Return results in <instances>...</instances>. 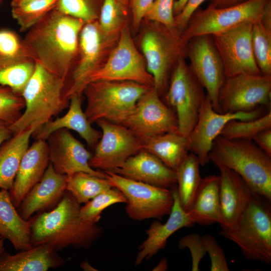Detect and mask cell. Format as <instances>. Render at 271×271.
Wrapping results in <instances>:
<instances>
[{
  "mask_svg": "<svg viewBox=\"0 0 271 271\" xmlns=\"http://www.w3.org/2000/svg\"><path fill=\"white\" fill-rule=\"evenodd\" d=\"M252 22H246L226 32L211 35L221 57L226 77L240 74H262L254 58Z\"/></svg>",
  "mask_w": 271,
  "mask_h": 271,
  "instance_id": "e0dca14e",
  "label": "cell"
},
{
  "mask_svg": "<svg viewBox=\"0 0 271 271\" xmlns=\"http://www.w3.org/2000/svg\"><path fill=\"white\" fill-rule=\"evenodd\" d=\"M142 150L154 155L176 171L190 152L189 137L178 131L155 136L142 142Z\"/></svg>",
  "mask_w": 271,
  "mask_h": 271,
  "instance_id": "f546056e",
  "label": "cell"
},
{
  "mask_svg": "<svg viewBox=\"0 0 271 271\" xmlns=\"http://www.w3.org/2000/svg\"><path fill=\"white\" fill-rule=\"evenodd\" d=\"M114 37L104 35L98 21L84 25L79 38V59L66 82L64 96L67 100L75 94L81 96L91 75L106 61Z\"/></svg>",
  "mask_w": 271,
  "mask_h": 271,
  "instance_id": "8fae6325",
  "label": "cell"
},
{
  "mask_svg": "<svg viewBox=\"0 0 271 271\" xmlns=\"http://www.w3.org/2000/svg\"><path fill=\"white\" fill-rule=\"evenodd\" d=\"M33 0H12L11 7H16Z\"/></svg>",
  "mask_w": 271,
  "mask_h": 271,
  "instance_id": "11a10c76",
  "label": "cell"
},
{
  "mask_svg": "<svg viewBox=\"0 0 271 271\" xmlns=\"http://www.w3.org/2000/svg\"><path fill=\"white\" fill-rule=\"evenodd\" d=\"M204 90L185 58L180 59L172 72L166 96L167 103L176 114L179 133L189 137L206 98Z\"/></svg>",
  "mask_w": 271,
  "mask_h": 271,
  "instance_id": "ba28073f",
  "label": "cell"
},
{
  "mask_svg": "<svg viewBox=\"0 0 271 271\" xmlns=\"http://www.w3.org/2000/svg\"><path fill=\"white\" fill-rule=\"evenodd\" d=\"M270 200L254 193L232 229L220 234L236 244L247 259L271 262V207Z\"/></svg>",
  "mask_w": 271,
  "mask_h": 271,
  "instance_id": "8992f818",
  "label": "cell"
},
{
  "mask_svg": "<svg viewBox=\"0 0 271 271\" xmlns=\"http://www.w3.org/2000/svg\"><path fill=\"white\" fill-rule=\"evenodd\" d=\"M269 1L248 0L223 8H216L210 5L205 9L198 8L190 18L181 37L188 42L194 37L215 35L246 22L260 21Z\"/></svg>",
  "mask_w": 271,
  "mask_h": 271,
  "instance_id": "30bf717a",
  "label": "cell"
},
{
  "mask_svg": "<svg viewBox=\"0 0 271 271\" xmlns=\"http://www.w3.org/2000/svg\"><path fill=\"white\" fill-rule=\"evenodd\" d=\"M206 0H188L181 12L175 16L176 28L181 35L187 25L199 6Z\"/></svg>",
  "mask_w": 271,
  "mask_h": 271,
  "instance_id": "f6af8a7d",
  "label": "cell"
},
{
  "mask_svg": "<svg viewBox=\"0 0 271 271\" xmlns=\"http://www.w3.org/2000/svg\"><path fill=\"white\" fill-rule=\"evenodd\" d=\"M4 238L0 236V256L4 250Z\"/></svg>",
  "mask_w": 271,
  "mask_h": 271,
  "instance_id": "9f6ffc18",
  "label": "cell"
},
{
  "mask_svg": "<svg viewBox=\"0 0 271 271\" xmlns=\"http://www.w3.org/2000/svg\"><path fill=\"white\" fill-rule=\"evenodd\" d=\"M264 114L259 107L247 112H218L206 95L198 120L189 136L190 152L198 157L201 166L205 165L210 161L209 154L214 141L228 122L253 119Z\"/></svg>",
  "mask_w": 271,
  "mask_h": 271,
  "instance_id": "ac0fdd59",
  "label": "cell"
},
{
  "mask_svg": "<svg viewBox=\"0 0 271 271\" xmlns=\"http://www.w3.org/2000/svg\"><path fill=\"white\" fill-rule=\"evenodd\" d=\"M119 1L125 6H127L128 3V0H119Z\"/></svg>",
  "mask_w": 271,
  "mask_h": 271,
  "instance_id": "6f0895ef",
  "label": "cell"
},
{
  "mask_svg": "<svg viewBox=\"0 0 271 271\" xmlns=\"http://www.w3.org/2000/svg\"><path fill=\"white\" fill-rule=\"evenodd\" d=\"M174 2V0H155L144 18L152 22L160 24L179 34L176 28L173 12Z\"/></svg>",
  "mask_w": 271,
  "mask_h": 271,
  "instance_id": "60d3db41",
  "label": "cell"
},
{
  "mask_svg": "<svg viewBox=\"0 0 271 271\" xmlns=\"http://www.w3.org/2000/svg\"><path fill=\"white\" fill-rule=\"evenodd\" d=\"M24 108L22 95L8 86L0 85V120L11 125L19 118Z\"/></svg>",
  "mask_w": 271,
  "mask_h": 271,
  "instance_id": "ab89813d",
  "label": "cell"
},
{
  "mask_svg": "<svg viewBox=\"0 0 271 271\" xmlns=\"http://www.w3.org/2000/svg\"><path fill=\"white\" fill-rule=\"evenodd\" d=\"M97 80L128 81L153 86V77L127 27L121 29L117 44L103 65L91 75L89 82Z\"/></svg>",
  "mask_w": 271,
  "mask_h": 271,
  "instance_id": "7c38bea8",
  "label": "cell"
},
{
  "mask_svg": "<svg viewBox=\"0 0 271 271\" xmlns=\"http://www.w3.org/2000/svg\"><path fill=\"white\" fill-rule=\"evenodd\" d=\"M174 203L166 222L154 221L147 230V237L139 246V251L135 260V265H140L144 260L148 259L166 246L168 239L176 231L183 227L193 226L194 222L189 213L180 205L177 187L172 190Z\"/></svg>",
  "mask_w": 271,
  "mask_h": 271,
  "instance_id": "603a6c76",
  "label": "cell"
},
{
  "mask_svg": "<svg viewBox=\"0 0 271 271\" xmlns=\"http://www.w3.org/2000/svg\"><path fill=\"white\" fill-rule=\"evenodd\" d=\"M122 125L142 142L178 129L175 111L162 100L153 86L140 98Z\"/></svg>",
  "mask_w": 271,
  "mask_h": 271,
  "instance_id": "5bb4252c",
  "label": "cell"
},
{
  "mask_svg": "<svg viewBox=\"0 0 271 271\" xmlns=\"http://www.w3.org/2000/svg\"><path fill=\"white\" fill-rule=\"evenodd\" d=\"M248 0H210V4L216 8H223L235 6Z\"/></svg>",
  "mask_w": 271,
  "mask_h": 271,
  "instance_id": "c3c4849f",
  "label": "cell"
},
{
  "mask_svg": "<svg viewBox=\"0 0 271 271\" xmlns=\"http://www.w3.org/2000/svg\"><path fill=\"white\" fill-rule=\"evenodd\" d=\"M209 159L216 167L236 173L255 194L271 201V157L252 141L219 136L213 143Z\"/></svg>",
  "mask_w": 271,
  "mask_h": 271,
  "instance_id": "3957f363",
  "label": "cell"
},
{
  "mask_svg": "<svg viewBox=\"0 0 271 271\" xmlns=\"http://www.w3.org/2000/svg\"><path fill=\"white\" fill-rule=\"evenodd\" d=\"M220 171V207L222 230L233 228L254 193L236 173L224 167Z\"/></svg>",
  "mask_w": 271,
  "mask_h": 271,
  "instance_id": "ffe728a7",
  "label": "cell"
},
{
  "mask_svg": "<svg viewBox=\"0 0 271 271\" xmlns=\"http://www.w3.org/2000/svg\"><path fill=\"white\" fill-rule=\"evenodd\" d=\"M49 163L46 141L37 139L23 156L13 186L9 191L16 208L20 206L28 192L41 180Z\"/></svg>",
  "mask_w": 271,
  "mask_h": 271,
  "instance_id": "7402d4cb",
  "label": "cell"
},
{
  "mask_svg": "<svg viewBox=\"0 0 271 271\" xmlns=\"http://www.w3.org/2000/svg\"><path fill=\"white\" fill-rule=\"evenodd\" d=\"M260 22L266 29L271 31V0L265 6Z\"/></svg>",
  "mask_w": 271,
  "mask_h": 271,
  "instance_id": "681fc988",
  "label": "cell"
},
{
  "mask_svg": "<svg viewBox=\"0 0 271 271\" xmlns=\"http://www.w3.org/2000/svg\"><path fill=\"white\" fill-rule=\"evenodd\" d=\"M81 206L67 191L49 212L31 219L32 246L46 244L56 251L72 246L87 249L101 233L96 223L84 221Z\"/></svg>",
  "mask_w": 271,
  "mask_h": 271,
  "instance_id": "7a4b0ae2",
  "label": "cell"
},
{
  "mask_svg": "<svg viewBox=\"0 0 271 271\" xmlns=\"http://www.w3.org/2000/svg\"><path fill=\"white\" fill-rule=\"evenodd\" d=\"M66 191L81 204L112 187L106 178L83 172L67 176Z\"/></svg>",
  "mask_w": 271,
  "mask_h": 271,
  "instance_id": "d6a6232c",
  "label": "cell"
},
{
  "mask_svg": "<svg viewBox=\"0 0 271 271\" xmlns=\"http://www.w3.org/2000/svg\"><path fill=\"white\" fill-rule=\"evenodd\" d=\"M80 266L84 270H97L92 265H91L87 261H84L81 264Z\"/></svg>",
  "mask_w": 271,
  "mask_h": 271,
  "instance_id": "db71d44e",
  "label": "cell"
},
{
  "mask_svg": "<svg viewBox=\"0 0 271 271\" xmlns=\"http://www.w3.org/2000/svg\"><path fill=\"white\" fill-rule=\"evenodd\" d=\"M126 202V199L122 193L112 187L85 203L80 208V215L84 221L97 223L102 211L106 208L116 203Z\"/></svg>",
  "mask_w": 271,
  "mask_h": 271,
  "instance_id": "8d00e7d4",
  "label": "cell"
},
{
  "mask_svg": "<svg viewBox=\"0 0 271 271\" xmlns=\"http://www.w3.org/2000/svg\"><path fill=\"white\" fill-rule=\"evenodd\" d=\"M49 161L58 173L66 176L83 172L105 178L104 172L93 169L89 162L92 155L66 128L57 130L46 140Z\"/></svg>",
  "mask_w": 271,
  "mask_h": 271,
  "instance_id": "d6986e66",
  "label": "cell"
},
{
  "mask_svg": "<svg viewBox=\"0 0 271 271\" xmlns=\"http://www.w3.org/2000/svg\"><path fill=\"white\" fill-rule=\"evenodd\" d=\"M101 136L89 160L91 167L112 171L142 150V142L125 126L100 119Z\"/></svg>",
  "mask_w": 271,
  "mask_h": 271,
  "instance_id": "2e32d148",
  "label": "cell"
},
{
  "mask_svg": "<svg viewBox=\"0 0 271 271\" xmlns=\"http://www.w3.org/2000/svg\"><path fill=\"white\" fill-rule=\"evenodd\" d=\"M50 246L40 244L15 254L0 256V271H47L62 265L65 260Z\"/></svg>",
  "mask_w": 271,
  "mask_h": 271,
  "instance_id": "484cf974",
  "label": "cell"
},
{
  "mask_svg": "<svg viewBox=\"0 0 271 271\" xmlns=\"http://www.w3.org/2000/svg\"><path fill=\"white\" fill-rule=\"evenodd\" d=\"M187 42L177 33L155 22L142 35L141 46L147 69L160 96L167 90L178 61L187 57Z\"/></svg>",
  "mask_w": 271,
  "mask_h": 271,
  "instance_id": "52a82bcc",
  "label": "cell"
},
{
  "mask_svg": "<svg viewBox=\"0 0 271 271\" xmlns=\"http://www.w3.org/2000/svg\"><path fill=\"white\" fill-rule=\"evenodd\" d=\"M155 0H130L132 16V24L136 29L139 28L143 19Z\"/></svg>",
  "mask_w": 271,
  "mask_h": 271,
  "instance_id": "bcb514c9",
  "label": "cell"
},
{
  "mask_svg": "<svg viewBox=\"0 0 271 271\" xmlns=\"http://www.w3.org/2000/svg\"><path fill=\"white\" fill-rule=\"evenodd\" d=\"M180 249L188 248L192 257V270H199V263L206 254L203 237L198 233H191L183 237L179 241Z\"/></svg>",
  "mask_w": 271,
  "mask_h": 271,
  "instance_id": "7bdbcfd3",
  "label": "cell"
},
{
  "mask_svg": "<svg viewBox=\"0 0 271 271\" xmlns=\"http://www.w3.org/2000/svg\"><path fill=\"white\" fill-rule=\"evenodd\" d=\"M36 63L31 58L0 54V85L21 95L34 73Z\"/></svg>",
  "mask_w": 271,
  "mask_h": 271,
  "instance_id": "1f68e13d",
  "label": "cell"
},
{
  "mask_svg": "<svg viewBox=\"0 0 271 271\" xmlns=\"http://www.w3.org/2000/svg\"><path fill=\"white\" fill-rule=\"evenodd\" d=\"M31 221L17 211L7 190L0 189V236L9 240L17 250L32 247Z\"/></svg>",
  "mask_w": 271,
  "mask_h": 271,
  "instance_id": "4316f807",
  "label": "cell"
},
{
  "mask_svg": "<svg viewBox=\"0 0 271 271\" xmlns=\"http://www.w3.org/2000/svg\"><path fill=\"white\" fill-rule=\"evenodd\" d=\"M67 176L57 173L51 163L41 180L26 195L19 207V214L29 220L35 213L56 205L66 191Z\"/></svg>",
  "mask_w": 271,
  "mask_h": 271,
  "instance_id": "cb8c5ba5",
  "label": "cell"
},
{
  "mask_svg": "<svg viewBox=\"0 0 271 271\" xmlns=\"http://www.w3.org/2000/svg\"><path fill=\"white\" fill-rule=\"evenodd\" d=\"M126 6L119 0H103L98 19L104 35L115 37L123 27Z\"/></svg>",
  "mask_w": 271,
  "mask_h": 271,
  "instance_id": "74e56055",
  "label": "cell"
},
{
  "mask_svg": "<svg viewBox=\"0 0 271 271\" xmlns=\"http://www.w3.org/2000/svg\"><path fill=\"white\" fill-rule=\"evenodd\" d=\"M252 140L258 148L271 157V128L260 131Z\"/></svg>",
  "mask_w": 271,
  "mask_h": 271,
  "instance_id": "7dc6e473",
  "label": "cell"
},
{
  "mask_svg": "<svg viewBox=\"0 0 271 271\" xmlns=\"http://www.w3.org/2000/svg\"><path fill=\"white\" fill-rule=\"evenodd\" d=\"M81 96L75 94L70 99L69 108L63 116L50 120L34 133L37 139L46 141L55 131L66 128L76 131L90 147L96 145L101 132L93 128L81 107Z\"/></svg>",
  "mask_w": 271,
  "mask_h": 271,
  "instance_id": "d4e9b609",
  "label": "cell"
},
{
  "mask_svg": "<svg viewBox=\"0 0 271 271\" xmlns=\"http://www.w3.org/2000/svg\"><path fill=\"white\" fill-rule=\"evenodd\" d=\"M85 23L54 9L30 29L24 42L36 62L66 81L77 56L79 38Z\"/></svg>",
  "mask_w": 271,
  "mask_h": 271,
  "instance_id": "6da1fadb",
  "label": "cell"
},
{
  "mask_svg": "<svg viewBox=\"0 0 271 271\" xmlns=\"http://www.w3.org/2000/svg\"><path fill=\"white\" fill-rule=\"evenodd\" d=\"M271 75L240 74L226 77L218 94L220 113L247 112L270 100Z\"/></svg>",
  "mask_w": 271,
  "mask_h": 271,
  "instance_id": "4fadbf2b",
  "label": "cell"
},
{
  "mask_svg": "<svg viewBox=\"0 0 271 271\" xmlns=\"http://www.w3.org/2000/svg\"><path fill=\"white\" fill-rule=\"evenodd\" d=\"M66 81L36 62L34 73L22 93L25 110L10 128L13 134L51 120L68 104L64 96Z\"/></svg>",
  "mask_w": 271,
  "mask_h": 271,
  "instance_id": "277c9868",
  "label": "cell"
},
{
  "mask_svg": "<svg viewBox=\"0 0 271 271\" xmlns=\"http://www.w3.org/2000/svg\"><path fill=\"white\" fill-rule=\"evenodd\" d=\"M168 269V262L167 260L164 258L162 259L158 264L153 268L155 271H165Z\"/></svg>",
  "mask_w": 271,
  "mask_h": 271,
  "instance_id": "f5cc1de1",
  "label": "cell"
},
{
  "mask_svg": "<svg viewBox=\"0 0 271 271\" xmlns=\"http://www.w3.org/2000/svg\"><path fill=\"white\" fill-rule=\"evenodd\" d=\"M151 87L128 81H91L83 91L87 99L84 113L91 123L104 119L122 124Z\"/></svg>",
  "mask_w": 271,
  "mask_h": 271,
  "instance_id": "5b68a950",
  "label": "cell"
},
{
  "mask_svg": "<svg viewBox=\"0 0 271 271\" xmlns=\"http://www.w3.org/2000/svg\"><path fill=\"white\" fill-rule=\"evenodd\" d=\"M13 136L10 125L0 120V147L2 144Z\"/></svg>",
  "mask_w": 271,
  "mask_h": 271,
  "instance_id": "f907efd6",
  "label": "cell"
},
{
  "mask_svg": "<svg viewBox=\"0 0 271 271\" xmlns=\"http://www.w3.org/2000/svg\"><path fill=\"white\" fill-rule=\"evenodd\" d=\"M206 252L211 260V271H229L227 260L223 249L212 235L202 236Z\"/></svg>",
  "mask_w": 271,
  "mask_h": 271,
  "instance_id": "ee69618b",
  "label": "cell"
},
{
  "mask_svg": "<svg viewBox=\"0 0 271 271\" xmlns=\"http://www.w3.org/2000/svg\"><path fill=\"white\" fill-rule=\"evenodd\" d=\"M252 46L256 63L264 75H271V31L260 20L253 24Z\"/></svg>",
  "mask_w": 271,
  "mask_h": 271,
  "instance_id": "d590c367",
  "label": "cell"
},
{
  "mask_svg": "<svg viewBox=\"0 0 271 271\" xmlns=\"http://www.w3.org/2000/svg\"><path fill=\"white\" fill-rule=\"evenodd\" d=\"M104 172L111 186L125 196V212L131 219L137 221L162 219L170 213L174 198L169 189L131 180L112 171Z\"/></svg>",
  "mask_w": 271,
  "mask_h": 271,
  "instance_id": "9c48e42d",
  "label": "cell"
},
{
  "mask_svg": "<svg viewBox=\"0 0 271 271\" xmlns=\"http://www.w3.org/2000/svg\"><path fill=\"white\" fill-rule=\"evenodd\" d=\"M37 127L31 126L13 136L0 147V189L9 191L21 160Z\"/></svg>",
  "mask_w": 271,
  "mask_h": 271,
  "instance_id": "83f0119b",
  "label": "cell"
},
{
  "mask_svg": "<svg viewBox=\"0 0 271 271\" xmlns=\"http://www.w3.org/2000/svg\"><path fill=\"white\" fill-rule=\"evenodd\" d=\"M187 57L190 60L191 70L206 91L213 109L220 112L218 94L226 76L211 35H200L189 40Z\"/></svg>",
  "mask_w": 271,
  "mask_h": 271,
  "instance_id": "9a60e30c",
  "label": "cell"
},
{
  "mask_svg": "<svg viewBox=\"0 0 271 271\" xmlns=\"http://www.w3.org/2000/svg\"><path fill=\"white\" fill-rule=\"evenodd\" d=\"M220 176L210 175L202 178L193 204L188 212L200 225L220 223Z\"/></svg>",
  "mask_w": 271,
  "mask_h": 271,
  "instance_id": "f1b7e54d",
  "label": "cell"
},
{
  "mask_svg": "<svg viewBox=\"0 0 271 271\" xmlns=\"http://www.w3.org/2000/svg\"><path fill=\"white\" fill-rule=\"evenodd\" d=\"M113 172L126 178L164 188L177 185L176 172L152 153L142 150Z\"/></svg>",
  "mask_w": 271,
  "mask_h": 271,
  "instance_id": "44dd1931",
  "label": "cell"
},
{
  "mask_svg": "<svg viewBox=\"0 0 271 271\" xmlns=\"http://www.w3.org/2000/svg\"><path fill=\"white\" fill-rule=\"evenodd\" d=\"M0 54L13 57L29 58L36 61L32 50L14 32L0 30Z\"/></svg>",
  "mask_w": 271,
  "mask_h": 271,
  "instance_id": "b9f144b4",
  "label": "cell"
},
{
  "mask_svg": "<svg viewBox=\"0 0 271 271\" xmlns=\"http://www.w3.org/2000/svg\"><path fill=\"white\" fill-rule=\"evenodd\" d=\"M103 0H58L55 9L82 20L85 24L98 21Z\"/></svg>",
  "mask_w": 271,
  "mask_h": 271,
  "instance_id": "f35d334b",
  "label": "cell"
},
{
  "mask_svg": "<svg viewBox=\"0 0 271 271\" xmlns=\"http://www.w3.org/2000/svg\"><path fill=\"white\" fill-rule=\"evenodd\" d=\"M200 166L198 157L190 152L175 171L179 202L186 212L193 204L202 179Z\"/></svg>",
  "mask_w": 271,
  "mask_h": 271,
  "instance_id": "4dcf8cb0",
  "label": "cell"
},
{
  "mask_svg": "<svg viewBox=\"0 0 271 271\" xmlns=\"http://www.w3.org/2000/svg\"><path fill=\"white\" fill-rule=\"evenodd\" d=\"M188 0H177L174 2L173 12L174 16L178 15L182 10Z\"/></svg>",
  "mask_w": 271,
  "mask_h": 271,
  "instance_id": "816d5d0a",
  "label": "cell"
},
{
  "mask_svg": "<svg viewBox=\"0 0 271 271\" xmlns=\"http://www.w3.org/2000/svg\"><path fill=\"white\" fill-rule=\"evenodd\" d=\"M271 128V111L255 119L233 120L224 126L220 136L227 139L252 141L260 131Z\"/></svg>",
  "mask_w": 271,
  "mask_h": 271,
  "instance_id": "e575fe53",
  "label": "cell"
},
{
  "mask_svg": "<svg viewBox=\"0 0 271 271\" xmlns=\"http://www.w3.org/2000/svg\"><path fill=\"white\" fill-rule=\"evenodd\" d=\"M58 0H33L12 7V15L21 32L28 31L56 6Z\"/></svg>",
  "mask_w": 271,
  "mask_h": 271,
  "instance_id": "836d02e7",
  "label": "cell"
}]
</instances>
